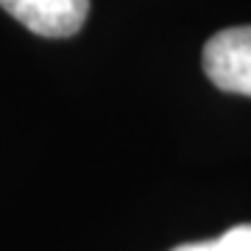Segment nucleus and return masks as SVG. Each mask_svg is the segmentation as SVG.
<instances>
[{
	"label": "nucleus",
	"mask_w": 251,
	"mask_h": 251,
	"mask_svg": "<svg viewBox=\"0 0 251 251\" xmlns=\"http://www.w3.org/2000/svg\"><path fill=\"white\" fill-rule=\"evenodd\" d=\"M201 62L218 90L251 95V25L218 31L204 45Z\"/></svg>",
	"instance_id": "nucleus-1"
},
{
	"label": "nucleus",
	"mask_w": 251,
	"mask_h": 251,
	"mask_svg": "<svg viewBox=\"0 0 251 251\" xmlns=\"http://www.w3.org/2000/svg\"><path fill=\"white\" fill-rule=\"evenodd\" d=\"M0 6L28 31L62 39L73 36L84 25L90 0H0Z\"/></svg>",
	"instance_id": "nucleus-2"
},
{
	"label": "nucleus",
	"mask_w": 251,
	"mask_h": 251,
	"mask_svg": "<svg viewBox=\"0 0 251 251\" xmlns=\"http://www.w3.org/2000/svg\"><path fill=\"white\" fill-rule=\"evenodd\" d=\"M171 251H251V224L232 226L215 240H201V243H184Z\"/></svg>",
	"instance_id": "nucleus-3"
}]
</instances>
